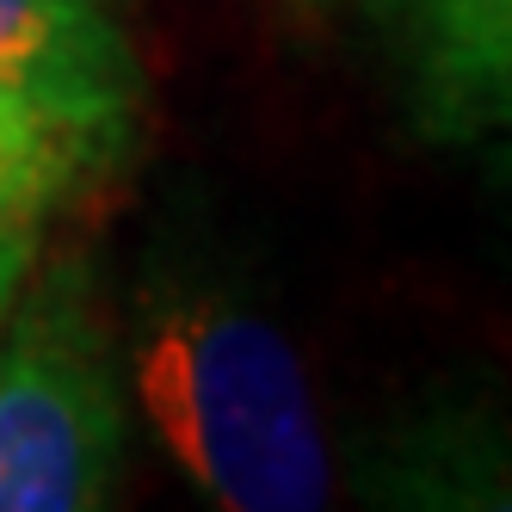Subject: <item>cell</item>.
<instances>
[{
  "mask_svg": "<svg viewBox=\"0 0 512 512\" xmlns=\"http://www.w3.org/2000/svg\"><path fill=\"white\" fill-rule=\"evenodd\" d=\"M99 167L81 142L50 130L38 112L0 93V229L7 223H50L81 186V173Z\"/></svg>",
  "mask_w": 512,
  "mask_h": 512,
  "instance_id": "5b68a950",
  "label": "cell"
},
{
  "mask_svg": "<svg viewBox=\"0 0 512 512\" xmlns=\"http://www.w3.org/2000/svg\"><path fill=\"white\" fill-rule=\"evenodd\" d=\"M0 93L105 161L136 118L142 68L105 0H0Z\"/></svg>",
  "mask_w": 512,
  "mask_h": 512,
  "instance_id": "3957f363",
  "label": "cell"
},
{
  "mask_svg": "<svg viewBox=\"0 0 512 512\" xmlns=\"http://www.w3.org/2000/svg\"><path fill=\"white\" fill-rule=\"evenodd\" d=\"M414 105L438 142L512 130V0H408Z\"/></svg>",
  "mask_w": 512,
  "mask_h": 512,
  "instance_id": "277c9868",
  "label": "cell"
},
{
  "mask_svg": "<svg viewBox=\"0 0 512 512\" xmlns=\"http://www.w3.org/2000/svg\"><path fill=\"white\" fill-rule=\"evenodd\" d=\"M346 7H364V13H401L408 0H346Z\"/></svg>",
  "mask_w": 512,
  "mask_h": 512,
  "instance_id": "52a82bcc",
  "label": "cell"
},
{
  "mask_svg": "<svg viewBox=\"0 0 512 512\" xmlns=\"http://www.w3.org/2000/svg\"><path fill=\"white\" fill-rule=\"evenodd\" d=\"M124 395L75 266L38 278L0 327V512H93L124 475Z\"/></svg>",
  "mask_w": 512,
  "mask_h": 512,
  "instance_id": "7a4b0ae2",
  "label": "cell"
},
{
  "mask_svg": "<svg viewBox=\"0 0 512 512\" xmlns=\"http://www.w3.org/2000/svg\"><path fill=\"white\" fill-rule=\"evenodd\" d=\"M38 241H44V223H7L0 229V327H7L31 266H38Z\"/></svg>",
  "mask_w": 512,
  "mask_h": 512,
  "instance_id": "8992f818",
  "label": "cell"
},
{
  "mask_svg": "<svg viewBox=\"0 0 512 512\" xmlns=\"http://www.w3.org/2000/svg\"><path fill=\"white\" fill-rule=\"evenodd\" d=\"M136 401L179 475L229 512H315L334 488L309 371L266 315L149 297L130 346Z\"/></svg>",
  "mask_w": 512,
  "mask_h": 512,
  "instance_id": "6da1fadb",
  "label": "cell"
}]
</instances>
